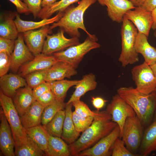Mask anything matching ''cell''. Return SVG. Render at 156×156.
I'll return each mask as SVG.
<instances>
[{"label": "cell", "instance_id": "f907efd6", "mask_svg": "<svg viewBox=\"0 0 156 156\" xmlns=\"http://www.w3.org/2000/svg\"><path fill=\"white\" fill-rule=\"evenodd\" d=\"M156 78V63L153 65L150 66Z\"/></svg>", "mask_w": 156, "mask_h": 156}, {"label": "cell", "instance_id": "5bb4252c", "mask_svg": "<svg viewBox=\"0 0 156 156\" xmlns=\"http://www.w3.org/2000/svg\"><path fill=\"white\" fill-rule=\"evenodd\" d=\"M52 32L48 25L36 30L28 31L22 34L27 46L36 56L42 53L47 36Z\"/></svg>", "mask_w": 156, "mask_h": 156}, {"label": "cell", "instance_id": "f35d334b", "mask_svg": "<svg viewBox=\"0 0 156 156\" xmlns=\"http://www.w3.org/2000/svg\"><path fill=\"white\" fill-rule=\"evenodd\" d=\"M11 63V54L5 51L0 52V77L7 74Z\"/></svg>", "mask_w": 156, "mask_h": 156}, {"label": "cell", "instance_id": "8d00e7d4", "mask_svg": "<svg viewBox=\"0 0 156 156\" xmlns=\"http://www.w3.org/2000/svg\"><path fill=\"white\" fill-rule=\"evenodd\" d=\"M72 119L76 130L80 133L83 132L92 124L94 117H83L77 114L75 111L72 112Z\"/></svg>", "mask_w": 156, "mask_h": 156}, {"label": "cell", "instance_id": "4fadbf2b", "mask_svg": "<svg viewBox=\"0 0 156 156\" xmlns=\"http://www.w3.org/2000/svg\"><path fill=\"white\" fill-rule=\"evenodd\" d=\"M35 56L24 43L21 33H19L15 40L14 51L11 54V63L10 69L13 73H16L20 67L26 63L32 60Z\"/></svg>", "mask_w": 156, "mask_h": 156}, {"label": "cell", "instance_id": "52a82bcc", "mask_svg": "<svg viewBox=\"0 0 156 156\" xmlns=\"http://www.w3.org/2000/svg\"><path fill=\"white\" fill-rule=\"evenodd\" d=\"M143 128L136 116L128 117L126 120L121 138L127 148L133 153L138 154L143 135Z\"/></svg>", "mask_w": 156, "mask_h": 156}, {"label": "cell", "instance_id": "d590c367", "mask_svg": "<svg viewBox=\"0 0 156 156\" xmlns=\"http://www.w3.org/2000/svg\"><path fill=\"white\" fill-rule=\"evenodd\" d=\"M111 151L112 156H138L129 151L126 148L123 141L119 137L115 140L112 146Z\"/></svg>", "mask_w": 156, "mask_h": 156}, {"label": "cell", "instance_id": "6da1fadb", "mask_svg": "<svg viewBox=\"0 0 156 156\" xmlns=\"http://www.w3.org/2000/svg\"><path fill=\"white\" fill-rule=\"evenodd\" d=\"M95 114L91 125L80 137L68 146L71 155H76L90 148L101 139L109 134L117 124L111 120L112 117L107 111H95Z\"/></svg>", "mask_w": 156, "mask_h": 156}, {"label": "cell", "instance_id": "11a10c76", "mask_svg": "<svg viewBox=\"0 0 156 156\" xmlns=\"http://www.w3.org/2000/svg\"><path fill=\"white\" fill-rule=\"evenodd\" d=\"M21 0V1H22V0Z\"/></svg>", "mask_w": 156, "mask_h": 156}, {"label": "cell", "instance_id": "5b68a950", "mask_svg": "<svg viewBox=\"0 0 156 156\" xmlns=\"http://www.w3.org/2000/svg\"><path fill=\"white\" fill-rule=\"evenodd\" d=\"M0 104L11 128L15 146L25 143L27 141L28 136L22 125L20 117L12 98L5 95L1 90Z\"/></svg>", "mask_w": 156, "mask_h": 156}, {"label": "cell", "instance_id": "d6986e66", "mask_svg": "<svg viewBox=\"0 0 156 156\" xmlns=\"http://www.w3.org/2000/svg\"><path fill=\"white\" fill-rule=\"evenodd\" d=\"M77 74L76 68L70 64L59 60L47 69L45 81L47 82L69 78Z\"/></svg>", "mask_w": 156, "mask_h": 156}, {"label": "cell", "instance_id": "277c9868", "mask_svg": "<svg viewBox=\"0 0 156 156\" xmlns=\"http://www.w3.org/2000/svg\"><path fill=\"white\" fill-rule=\"evenodd\" d=\"M122 23L121 30V51L118 61L122 66L125 67L139 61L138 54L135 47L138 31L133 23L125 15Z\"/></svg>", "mask_w": 156, "mask_h": 156}, {"label": "cell", "instance_id": "bcb514c9", "mask_svg": "<svg viewBox=\"0 0 156 156\" xmlns=\"http://www.w3.org/2000/svg\"><path fill=\"white\" fill-rule=\"evenodd\" d=\"M141 6L146 10L151 12L156 8V0H146Z\"/></svg>", "mask_w": 156, "mask_h": 156}, {"label": "cell", "instance_id": "4316f807", "mask_svg": "<svg viewBox=\"0 0 156 156\" xmlns=\"http://www.w3.org/2000/svg\"><path fill=\"white\" fill-rule=\"evenodd\" d=\"M27 135L45 153L48 150L49 135L45 127L42 125L25 129Z\"/></svg>", "mask_w": 156, "mask_h": 156}, {"label": "cell", "instance_id": "83f0119b", "mask_svg": "<svg viewBox=\"0 0 156 156\" xmlns=\"http://www.w3.org/2000/svg\"><path fill=\"white\" fill-rule=\"evenodd\" d=\"M45 155L70 156L71 155L69 146L61 138L49 135L48 150Z\"/></svg>", "mask_w": 156, "mask_h": 156}, {"label": "cell", "instance_id": "3957f363", "mask_svg": "<svg viewBox=\"0 0 156 156\" xmlns=\"http://www.w3.org/2000/svg\"><path fill=\"white\" fill-rule=\"evenodd\" d=\"M97 0H81L76 6H69L64 12L62 17L57 21L50 26L52 30L59 27L63 29L72 37L79 38L81 34L80 29L85 31L88 36H92L87 30L83 23V15L86 10Z\"/></svg>", "mask_w": 156, "mask_h": 156}, {"label": "cell", "instance_id": "8992f818", "mask_svg": "<svg viewBox=\"0 0 156 156\" xmlns=\"http://www.w3.org/2000/svg\"><path fill=\"white\" fill-rule=\"evenodd\" d=\"M98 40L96 35H88L83 42L53 55L58 60L66 62L76 68L85 55L91 50L101 47V44L97 42Z\"/></svg>", "mask_w": 156, "mask_h": 156}, {"label": "cell", "instance_id": "f5cc1de1", "mask_svg": "<svg viewBox=\"0 0 156 156\" xmlns=\"http://www.w3.org/2000/svg\"><path fill=\"white\" fill-rule=\"evenodd\" d=\"M155 118H154V119H155V120H156V110L155 111Z\"/></svg>", "mask_w": 156, "mask_h": 156}, {"label": "cell", "instance_id": "60d3db41", "mask_svg": "<svg viewBox=\"0 0 156 156\" xmlns=\"http://www.w3.org/2000/svg\"><path fill=\"white\" fill-rule=\"evenodd\" d=\"M15 40L0 37V52L5 51L11 54L14 48Z\"/></svg>", "mask_w": 156, "mask_h": 156}, {"label": "cell", "instance_id": "7a4b0ae2", "mask_svg": "<svg viewBox=\"0 0 156 156\" xmlns=\"http://www.w3.org/2000/svg\"><path fill=\"white\" fill-rule=\"evenodd\" d=\"M117 92L133 109L144 128L147 127L156 107V92L144 94L131 86L120 87Z\"/></svg>", "mask_w": 156, "mask_h": 156}, {"label": "cell", "instance_id": "4dcf8cb0", "mask_svg": "<svg viewBox=\"0 0 156 156\" xmlns=\"http://www.w3.org/2000/svg\"><path fill=\"white\" fill-rule=\"evenodd\" d=\"M79 0H60L43 7L38 17L42 19L48 18L57 12H64L71 4Z\"/></svg>", "mask_w": 156, "mask_h": 156}, {"label": "cell", "instance_id": "9c48e42d", "mask_svg": "<svg viewBox=\"0 0 156 156\" xmlns=\"http://www.w3.org/2000/svg\"><path fill=\"white\" fill-rule=\"evenodd\" d=\"M106 111L110 115L111 120L116 122L120 129L121 138L123 127L127 118L136 116L132 108L118 94L114 96L107 105Z\"/></svg>", "mask_w": 156, "mask_h": 156}, {"label": "cell", "instance_id": "ab89813d", "mask_svg": "<svg viewBox=\"0 0 156 156\" xmlns=\"http://www.w3.org/2000/svg\"><path fill=\"white\" fill-rule=\"evenodd\" d=\"M27 5L34 18L38 17L42 8V0H23Z\"/></svg>", "mask_w": 156, "mask_h": 156}, {"label": "cell", "instance_id": "9a60e30c", "mask_svg": "<svg viewBox=\"0 0 156 156\" xmlns=\"http://www.w3.org/2000/svg\"><path fill=\"white\" fill-rule=\"evenodd\" d=\"M102 6H106L109 17L114 22L122 23L126 13L135 7L128 0H97Z\"/></svg>", "mask_w": 156, "mask_h": 156}, {"label": "cell", "instance_id": "7c38bea8", "mask_svg": "<svg viewBox=\"0 0 156 156\" xmlns=\"http://www.w3.org/2000/svg\"><path fill=\"white\" fill-rule=\"evenodd\" d=\"M125 16L133 23L138 32L148 36L153 23L151 12L141 6L135 7L134 9L128 11Z\"/></svg>", "mask_w": 156, "mask_h": 156}, {"label": "cell", "instance_id": "f546056e", "mask_svg": "<svg viewBox=\"0 0 156 156\" xmlns=\"http://www.w3.org/2000/svg\"><path fill=\"white\" fill-rule=\"evenodd\" d=\"M80 81V80L64 79L47 82L56 99L64 100L69 89L73 86L77 85Z\"/></svg>", "mask_w": 156, "mask_h": 156}, {"label": "cell", "instance_id": "ee69618b", "mask_svg": "<svg viewBox=\"0 0 156 156\" xmlns=\"http://www.w3.org/2000/svg\"><path fill=\"white\" fill-rule=\"evenodd\" d=\"M50 90L47 82L41 83L33 89V94L36 100L43 94Z\"/></svg>", "mask_w": 156, "mask_h": 156}, {"label": "cell", "instance_id": "30bf717a", "mask_svg": "<svg viewBox=\"0 0 156 156\" xmlns=\"http://www.w3.org/2000/svg\"><path fill=\"white\" fill-rule=\"evenodd\" d=\"M120 129L117 125L107 135L91 147L80 152L76 156H109L111 148L116 139L120 137Z\"/></svg>", "mask_w": 156, "mask_h": 156}, {"label": "cell", "instance_id": "816d5d0a", "mask_svg": "<svg viewBox=\"0 0 156 156\" xmlns=\"http://www.w3.org/2000/svg\"><path fill=\"white\" fill-rule=\"evenodd\" d=\"M154 35L155 37L156 38V29L155 30V31L154 33Z\"/></svg>", "mask_w": 156, "mask_h": 156}, {"label": "cell", "instance_id": "74e56055", "mask_svg": "<svg viewBox=\"0 0 156 156\" xmlns=\"http://www.w3.org/2000/svg\"><path fill=\"white\" fill-rule=\"evenodd\" d=\"M72 103L75 108L74 111L79 116L83 117L94 116L95 111H91L87 105L80 100L75 101Z\"/></svg>", "mask_w": 156, "mask_h": 156}, {"label": "cell", "instance_id": "ffe728a7", "mask_svg": "<svg viewBox=\"0 0 156 156\" xmlns=\"http://www.w3.org/2000/svg\"><path fill=\"white\" fill-rule=\"evenodd\" d=\"M27 85L25 78L18 74H7L0 78V90L11 98L18 89Z\"/></svg>", "mask_w": 156, "mask_h": 156}, {"label": "cell", "instance_id": "d4e9b609", "mask_svg": "<svg viewBox=\"0 0 156 156\" xmlns=\"http://www.w3.org/2000/svg\"><path fill=\"white\" fill-rule=\"evenodd\" d=\"M72 103L66 105L65 116L61 138L69 144L75 141L80 135V133L76 130L72 119Z\"/></svg>", "mask_w": 156, "mask_h": 156}, {"label": "cell", "instance_id": "ba28073f", "mask_svg": "<svg viewBox=\"0 0 156 156\" xmlns=\"http://www.w3.org/2000/svg\"><path fill=\"white\" fill-rule=\"evenodd\" d=\"M132 77L136 89L145 94L154 91L156 88V78L150 66L145 62L135 66L131 69Z\"/></svg>", "mask_w": 156, "mask_h": 156}, {"label": "cell", "instance_id": "cb8c5ba5", "mask_svg": "<svg viewBox=\"0 0 156 156\" xmlns=\"http://www.w3.org/2000/svg\"><path fill=\"white\" fill-rule=\"evenodd\" d=\"M45 107L35 101L25 113L20 117L23 127L27 129L40 125L42 114Z\"/></svg>", "mask_w": 156, "mask_h": 156}, {"label": "cell", "instance_id": "ac0fdd59", "mask_svg": "<svg viewBox=\"0 0 156 156\" xmlns=\"http://www.w3.org/2000/svg\"><path fill=\"white\" fill-rule=\"evenodd\" d=\"M12 98L20 117L25 113L36 101L33 89L27 85L18 89Z\"/></svg>", "mask_w": 156, "mask_h": 156}, {"label": "cell", "instance_id": "603a6c76", "mask_svg": "<svg viewBox=\"0 0 156 156\" xmlns=\"http://www.w3.org/2000/svg\"><path fill=\"white\" fill-rule=\"evenodd\" d=\"M156 151V120L146 128L138 152L142 156Z\"/></svg>", "mask_w": 156, "mask_h": 156}, {"label": "cell", "instance_id": "836d02e7", "mask_svg": "<svg viewBox=\"0 0 156 156\" xmlns=\"http://www.w3.org/2000/svg\"><path fill=\"white\" fill-rule=\"evenodd\" d=\"M64 100L56 99L52 103L46 107L42 113L41 124L44 126L59 111L65 108Z\"/></svg>", "mask_w": 156, "mask_h": 156}, {"label": "cell", "instance_id": "b9f144b4", "mask_svg": "<svg viewBox=\"0 0 156 156\" xmlns=\"http://www.w3.org/2000/svg\"><path fill=\"white\" fill-rule=\"evenodd\" d=\"M56 99L50 90L37 98L36 101L45 107L53 103Z\"/></svg>", "mask_w": 156, "mask_h": 156}, {"label": "cell", "instance_id": "2e32d148", "mask_svg": "<svg viewBox=\"0 0 156 156\" xmlns=\"http://www.w3.org/2000/svg\"><path fill=\"white\" fill-rule=\"evenodd\" d=\"M59 61L53 55H47L41 53L35 56L32 60L21 66L18 74L24 77L31 72L48 69Z\"/></svg>", "mask_w": 156, "mask_h": 156}, {"label": "cell", "instance_id": "7402d4cb", "mask_svg": "<svg viewBox=\"0 0 156 156\" xmlns=\"http://www.w3.org/2000/svg\"><path fill=\"white\" fill-rule=\"evenodd\" d=\"M148 39L146 35L138 32L135 47L137 53L141 54L144 61L151 66L156 63V48L149 44Z\"/></svg>", "mask_w": 156, "mask_h": 156}, {"label": "cell", "instance_id": "f6af8a7d", "mask_svg": "<svg viewBox=\"0 0 156 156\" xmlns=\"http://www.w3.org/2000/svg\"><path fill=\"white\" fill-rule=\"evenodd\" d=\"M92 99L91 101L93 106L98 111H99L103 107L106 102L107 101L100 97L92 96Z\"/></svg>", "mask_w": 156, "mask_h": 156}, {"label": "cell", "instance_id": "7bdbcfd3", "mask_svg": "<svg viewBox=\"0 0 156 156\" xmlns=\"http://www.w3.org/2000/svg\"><path fill=\"white\" fill-rule=\"evenodd\" d=\"M16 6L17 12L27 15L31 12L26 4L21 0H8Z\"/></svg>", "mask_w": 156, "mask_h": 156}, {"label": "cell", "instance_id": "f1b7e54d", "mask_svg": "<svg viewBox=\"0 0 156 156\" xmlns=\"http://www.w3.org/2000/svg\"><path fill=\"white\" fill-rule=\"evenodd\" d=\"M15 14V13L7 15L1 21L0 37L15 40L17 39L19 33L14 19Z\"/></svg>", "mask_w": 156, "mask_h": 156}, {"label": "cell", "instance_id": "e0dca14e", "mask_svg": "<svg viewBox=\"0 0 156 156\" xmlns=\"http://www.w3.org/2000/svg\"><path fill=\"white\" fill-rule=\"evenodd\" d=\"M0 148L5 156H14L15 142L10 126L0 108Z\"/></svg>", "mask_w": 156, "mask_h": 156}, {"label": "cell", "instance_id": "681fc988", "mask_svg": "<svg viewBox=\"0 0 156 156\" xmlns=\"http://www.w3.org/2000/svg\"><path fill=\"white\" fill-rule=\"evenodd\" d=\"M57 0H42V7H44L46 6L52 4L57 1Z\"/></svg>", "mask_w": 156, "mask_h": 156}, {"label": "cell", "instance_id": "d6a6232c", "mask_svg": "<svg viewBox=\"0 0 156 156\" xmlns=\"http://www.w3.org/2000/svg\"><path fill=\"white\" fill-rule=\"evenodd\" d=\"M65 116V110H61L44 126L49 135L61 138Z\"/></svg>", "mask_w": 156, "mask_h": 156}, {"label": "cell", "instance_id": "db71d44e", "mask_svg": "<svg viewBox=\"0 0 156 156\" xmlns=\"http://www.w3.org/2000/svg\"><path fill=\"white\" fill-rule=\"evenodd\" d=\"M155 91L156 92V88H155Z\"/></svg>", "mask_w": 156, "mask_h": 156}, {"label": "cell", "instance_id": "8fae6325", "mask_svg": "<svg viewBox=\"0 0 156 156\" xmlns=\"http://www.w3.org/2000/svg\"><path fill=\"white\" fill-rule=\"evenodd\" d=\"M65 32L61 29L56 34L48 35L45 41L42 53L51 55L80 43L78 38H68L64 35Z\"/></svg>", "mask_w": 156, "mask_h": 156}, {"label": "cell", "instance_id": "e575fe53", "mask_svg": "<svg viewBox=\"0 0 156 156\" xmlns=\"http://www.w3.org/2000/svg\"><path fill=\"white\" fill-rule=\"evenodd\" d=\"M47 70L46 69L34 71L26 75L24 78L27 85L33 89L41 83L46 82Z\"/></svg>", "mask_w": 156, "mask_h": 156}, {"label": "cell", "instance_id": "44dd1931", "mask_svg": "<svg viewBox=\"0 0 156 156\" xmlns=\"http://www.w3.org/2000/svg\"><path fill=\"white\" fill-rule=\"evenodd\" d=\"M17 13L16 12L14 22L19 33H22L28 31L40 29L57 21L62 17L64 12H58L53 17L44 19L37 22L23 20L21 18Z\"/></svg>", "mask_w": 156, "mask_h": 156}, {"label": "cell", "instance_id": "1f68e13d", "mask_svg": "<svg viewBox=\"0 0 156 156\" xmlns=\"http://www.w3.org/2000/svg\"><path fill=\"white\" fill-rule=\"evenodd\" d=\"M14 148L15 156L45 155V153L28 136L27 141L25 143L18 146H15Z\"/></svg>", "mask_w": 156, "mask_h": 156}, {"label": "cell", "instance_id": "7dc6e473", "mask_svg": "<svg viewBox=\"0 0 156 156\" xmlns=\"http://www.w3.org/2000/svg\"><path fill=\"white\" fill-rule=\"evenodd\" d=\"M153 19V23L151 28L153 30L156 29V8L151 12Z\"/></svg>", "mask_w": 156, "mask_h": 156}, {"label": "cell", "instance_id": "484cf974", "mask_svg": "<svg viewBox=\"0 0 156 156\" xmlns=\"http://www.w3.org/2000/svg\"><path fill=\"white\" fill-rule=\"evenodd\" d=\"M97 84L95 75L93 73H90L83 75L80 82L75 86V91L66 104L80 100L81 97L87 92L95 89Z\"/></svg>", "mask_w": 156, "mask_h": 156}, {"label": "cell", "instance_id": "c3c4849f", "mask_svg": "<svg viewBox=\"0 0 156 156\" xmlns=\"http://www.w3.org/2000/svg\"><path fill=\"white\" fill-rule=\"evenodd\" d=\"M131 2L135 7L141 6L146 0H128Z\"/></svg>", "mask_w": 156, "mask_h": 156}]
</instances>
